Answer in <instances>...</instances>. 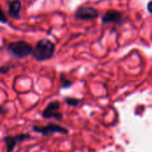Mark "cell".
<instances>
[{
  "mask_svg": "<svg viewBox=\"0 0 152 152\" xmlns=\"http://www.w3.org/2000/svg\"><path fill=\"white\" fill-rule=\"evenodd\" d=\"M55 45L54 44L48 39L39 40L36 46L33 48L32 55L38 61H44L51 59L54 53Z\"/></svg>",
  "mask_w": 152,
  "mask_h": 152,
  "instance_id": "1",
  "label": "cell"
},
{
  "mask_svg": "<svg viewBox=\"0 0 152 152\" xmlns=\"http://www.w3.org/2000/svg\"><path fill=\"white\" fill-rule=\"evenodd\" d=\"M7 50L14 57L19 59L26 58L33 53L32 46L25 41H16L10 43L7 45Z\"/></svg>",
  "mask_w": 152,
  "mask_h": 152,
  "instance_id": "2",
  "label": "cell"
},
{
  "mask_svg": "<svg viewBox=\"0 0 152 152\" xmlns=\"http://www.w3.org/2000/svg\"><path fill=\"white\" fill-rule=\"evenodd\" d=\"M61 103L59 101H53L47 104L44 110L42 116L45 119L54 118L57 120L62 119V113L61 112Z\"/></svg>",
  "mask_w": 152,
  "mask_h": 152,
  "instance_id": "3",
  "label": "cell"
},
{
  "mask_svg": "<svg viewBox=\"0 0 152 152\" xmlns=\"http://www.w3.org/2000/svg\"><path fill=\"white\" fill-rule=\"evenodd\" d=\"M33 130L36 133H38L44 136H50L53 134H67L69 132L66 128H64L61 126L56 125V124H48L45 126H33Z\"/></svg>",
  "mask_w": 152,
  "mask_h": 152,
  "instance_id": "4",
  "label": "cell"
},
{
  "mask_svg": "<svg viewBox=\"0 0 152 152\" xmlns=\"http://www.w3.org/2000/svg\"><path fill=\"white\" fill-rule=\"evenodd\" d=\"M98 16H99L98 11L90 6H81L76 11L75 13V17L77 20H94Z\"/></svg>",
  "mask_w": 152,
  "mask_h": 152,
  "instance_id": "5",
  "label": "cell"
},
{
  "mask_svg": "<svg viewBox=\"0 0 152 152\" xmlns=\"http://www.w3.org/2000/svg\"><path fill=\"white\" fill-rule=\"evenodd\" d=\"M30 137L31 136L28 134H19L17 135H14V136H12V135L5 136L4 138V142L5 146H6V151L12 152V151L15 148V146L19 142H23L25 140H28Z\"/></svg>",
  "mask_w": 152,
  "mask_h": 152,
  "instance_id": "6",
  "label": "cell"
},
{
  "mask_svg": "<svg viewBox=\"0 0 152 152\" xmlns=\"http://www.w3.org/2000/svg\"><path fill=\"white\" fill-rule=\"evenodd\" d=\"M121 20L122 13L114 10L108 11L107 12L104 13V15L102 18V21L103 23H118L121 21Z\"/></svg>",
  "mask_w": 152,
  "mask_h": 152,
  "instance_id": "7",
  "label": "cell"
},
{
  "mask_svg": "<svg viewBox=\"0 0 152 152\" xmlns=\"http://www.w3.org/2000/svg\"><path fill=\"white\" fill-rule=\"evenodd\" d=\"M21 4L20 0H13L9 3L8 4V15L14 19L20 18V12Z\"/></svg>",
  "mask_w": 152,
  "mask_h": 152,
  "instance_id": "8",
  "label": "cell"
},
{
  "mask_svg": "<svg viewBox=\"0 0 152 152\" xmlns=\"http://www.w3.org/2000/svg\"><path fill=\"white\" fill-rule=\"evenodd\" d=\"M65 102L67 105L69 106H71V107H77L80 102H81V100L77 99V98H73V97H67L65 98Z\"/></svg>",
  "mask_w": 152,
  "mask_h": 152,
  "instance_id": "9",
  "label": "cell"
},
{
  "mask_svg": "<svg viewBox=\"0 0 152 152\" xmlns=\"http://www.w3.org/2000/svg\"><path fill=\"white\" fill-rule=\"evenodd\" d=\"M61 83H62V86L63 87H68V86H69L72 83H71V81L70 80H67V79H62L61 80Z\"/></svg>",
  "mask_w": 152,
  "mask_h": 152,
  "instance_id": "10",
  "label": "cell"
},
{
  "mask_svg": "<svg viewBox=\"0 0 152 152\" xmlns=\"http://www.w3.org/2000/svg\"><path fill=\"white\" fill-rule=\"evenodd\" d=\"M148 10L151 13H152V0L148 4Z\"/></svg>",
  "mask_w": 152,
  "mask_h": 152,
  "instance_id": "11",
  "label": "cell"
},
{
  "mask_svg": "<svg viewBox=\"0 0 152 152\" xmlns=\"http://www.w3.org/2000/svg\"><path fill=\"white\" fill-rule=\"evenodd\" d=\"M2 20V22H4V23L6 21V20H5V17H4V12H2V20Z\"/></svg>",
  "mask_w": 152,
  "mask_h": 152,
  "instance_id": "12",
  "label": "cell"
}]
</instances>
